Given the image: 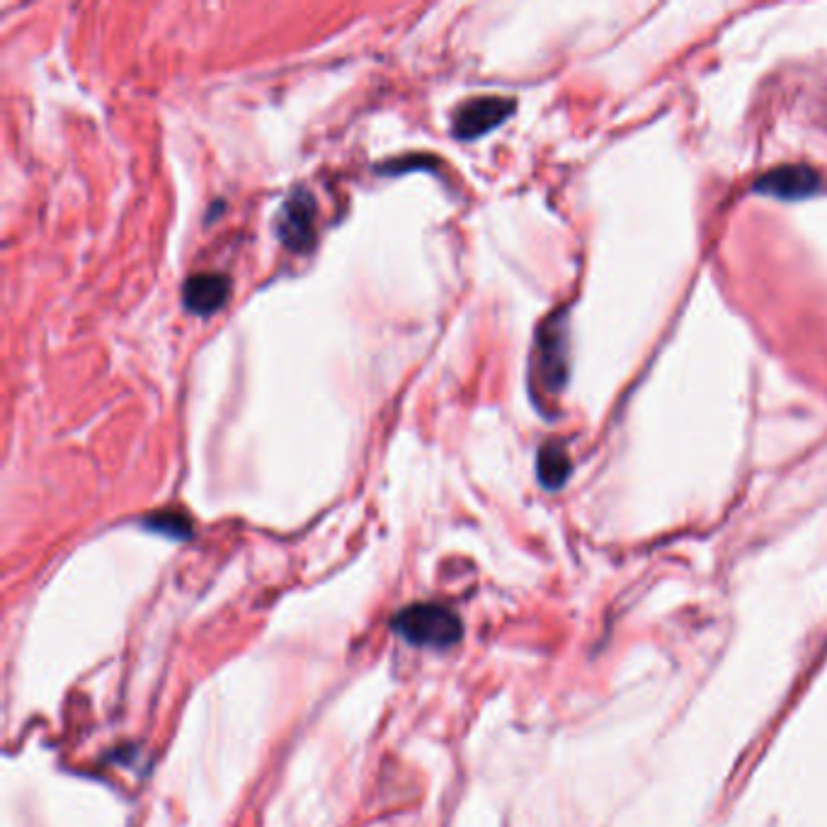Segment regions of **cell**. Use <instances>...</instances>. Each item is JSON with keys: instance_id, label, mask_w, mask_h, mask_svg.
I'll return each instance as SVG.
<instances>
[{"instance_id": "3", "label": "cell", "mask_w": 827, "mask_h": 827, "mask_svg": "<svg viewBox=\"0 0 827 827\" xmlns=\"http://www.w3.org/2000/svg\"><path fill=\"white\" fill-rule=\"evenodd\" d=\"M316 197L306 187H294L277 211L275 233L292 253H309L316 243Z\"/></svg>"}, {"instance_id": "6", "label": "cell", "mask_w": 827, "mask_h": 827, "mask_svg": "<svg viewBox=\"0 0 827 827\" xmlns=\"http://www.w3.org/2000/svg\"><path fill=\"white\" fill-rule=\"evenodd\" d=\"M231 294V279L221 272H197L182 284V304L195 316H211L221 309Z\"/></svg>"}, {"instance_id": "5", "label": "cell", "mask_w": 827, "mask_h": 827, "mask_svg": "<svg viewBox=\"0 0 827 827\" xmlns=\"http://www.w3.org/2000/svg\"><path fill=\"white\" fill-rule=\"evenodd\" d=\"M820 187H823V178H820L818 170L803 163H789L777 165V168L760 175V178L755 180V185H752V190L764 197L798 202V199L818 195Z\"/></svg>"}, {"instance_id": "4", "label": "cell", "mask_w": 827, "mask_h": 827, "mask_svg": "<svg viewBox=\"0 0 827 827\" xmlns=\"http://www.w3.org/2000/svg\"><path fill=\"white\" fill-rule=\"evenodd\" d=\"M517 110V102L512 98H503V95H483V98H473L454 112L452 119V134L461 141L481 139V136L490 134L505 124Z\"/></svg>"}, {"instance_id": "7", "label": "cell", "mask_w": 827, "mask_h": 827, "mask_svg": "<svg viewBox=\"0 0 827 827\" xmlns=\"http://www.w3.org/2000/svg\"><path fill=\"white\" fill-rule=\"evenodd\" d=\"M573 473V461H570V454L566 444L558 442V439H549L539 447V454H536V478L546 490H558L566 486V481Z\"/></svg>"}, {"instance_id": "1", "label": "cell", "mask_w": 827, "mask_h": 827, "mask_svg": "<svg viewBox=\"0 0 827 827\" xmlns=\"http://www.w3.org/2000/svg\"><path fill=\"white\" fill-rule=\"evenodd\" d=\"M570 376V330L568 311L551 313L536 330L532 352V393L553 398L568 386Z\"/></svg>"}, {"instance_id": "8", "label": "cell", "mask_w": 827, "mask_h": 827, "mask_svg": "<svg viewBox=\"0 0 827 827\" xmlns=\"http://www.w3.org/2000/svg\"><path fill=\"white\" fill-rule=\"evenodd\" d=\"M144 527L151 529V532L170 536V539H190L192 536V522L178 510L153 512L144 519Z\"/></svg>"}, {"instance_id": "2", "label": "cell", "mask_w": 827, "mask_h": 827, "mask_svg": "<svg viewBox=\"0 0 827 827\" xmlns=\"http://www.w3.org/2000/svg\"><path fill=\"white\" fill-rule=\"evenodd\" d=\"M393 631L415 648L447 650L464 636V624L449 607L437 602H418L403 607L391 621Z\"/></svg>"}]
</instances>
